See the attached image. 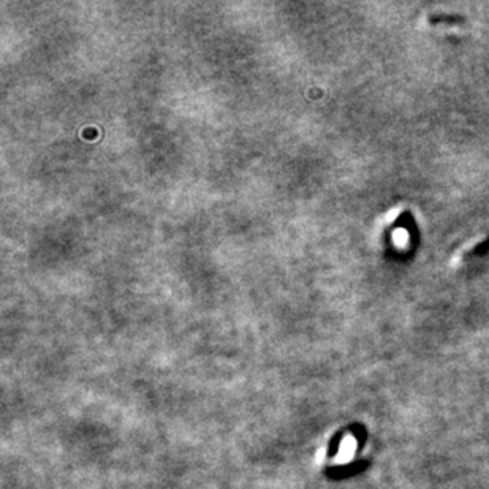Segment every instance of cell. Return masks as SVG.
Instances as JSON below:
<instances>
[{
  "instance_id": "obj_1",
  "label": "cell",
  "mask_w": 489,
  "mask_h": 489,
  "mask_svg": "<svg viewBox=\"0 0 489 489\" xmlns=\"http://www.w3.org/2000/svg\"><path fill=\"white\" fill-rule=\"evenodd\" d=\"M428 21L431 24H441V22H462L464 18L457 15H431L428 16Z\"/></svg>"
}]
</instances>
